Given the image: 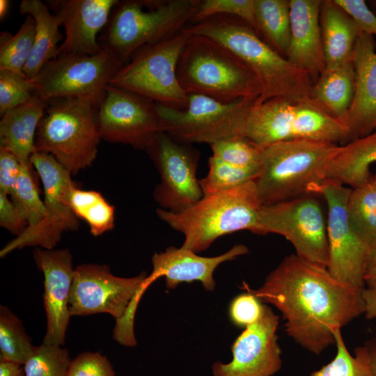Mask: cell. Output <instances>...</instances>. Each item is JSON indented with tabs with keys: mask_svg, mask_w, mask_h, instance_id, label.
I'll list each match as a JSON object with an SVG mask.
<instances>
[{
	"mask_svg": "<svg viewBox=\"0 0 376 376\" xmlns=\"http://www.w3.org/2000/svg\"><path fill=\"white\" fill-rule=\"evenodd\" d=\"M336 354L333 360L310 376H373L362 357L356 351L352 356L343 339L340 329L334 333Z\"/></svg>",
	"mask_w": 376,
	"mask_h": 376,
	"instance_id": "38",
	"label": "cell"
},
{
	"mask_svg": "<svg viewBox=\"0 0 376 376\" xmlns=\"http://www.w3.org/2000/svg\"><path fill=\"white\" fill-rule=\"evenodd\" d=\"M255 15L258 35L285 57L290 40V0H255Z\"/></svg>",
	"mask_w": 376,
	"mask_h": 376,
	"instance_id": "29",
	"label": "cell"
},
{
	"mask_svg": "<svg viewBox=\"0 0 376 376\" xmlns=\"http://www.w3.org/2000/svg\"><path fill=\"white\" fill-rule=\"evenodd\" d=\"M354 85L355 72L351 61L325 68L313 83L309 98L329 115L346 123L354 97Z\"/></svg>",
	"mask_w": 376,
	"mask_h": 376,
	"instance_id": "26",
	"label": "cell"
},
{
	"mask_svg": "<svg viewBox=\"0 0 376 376\" xmlns=\"http://www.w3.org/2000/svg\"><path fill=\"white\" fill-rule=\"evenodd\" d=\"M261 207L255 180H251L228 191L204 196L182 212L159 208L156 213L171 228L184 235L182 248L197 253L223 235L243 230L256 233Z\"/></svg>",
	"mask_w": 376,
	"mask_h": 376,
	"instance_id": "3",
	"label": "cell"
},
{
	"mask_svg": "<svg viewBox=\"0 0 376 376\" xmlns=\"http://www.w3.org/2000/svg\"><path fill=\"white\" fill-rule=\"evenodd\" d=\"M362 297L364 301V314L368 319H376V277L366 281Z\"/></svg>",
	"mask_w": 376,
	"mask_h": 376,
	"instance_id": "46",
	"label": "cell"
},
{
	"mask_svg": "<svg viewBox=\"0 0 376 376\" xmlns=\"http://www.w3.org/2000/svg\"><path fill=\"white\" fill-rule=\"evenodd\" d=\"M35 346L20 320L6 306H0V361L24 365Z\"/></svg>",
	"mask_w": 376,
	"mask_h": 376,
	"instance_id": "33",
	"label": "cell"
},
{
	"mask_svg": "<svg viewBox=\"0 0 376 376\" xmlns=\"http://www.w3.org/2000/svg\"><path fill=\"white\" fill-rule=\"evenodd\" d=\"M98 107L99 104L90 99L48 100L36 132V151L52 155L72 175L90 166L101 139Z\"/></svg>",
	"mask_w": 376,
	"mask_h": 376,
	"instance_id": "7",
	"label": "cell"
},
{
	"mask_svg": "<svg viewBox=\"0 0 376 376\" xmlns=\"http://www.w3.org/2000/svg\"><path fill=\"white\" fill-rule=\"evenodd\" d=\"M70 207L78 219L84 220L93 236L111 230L115 224V207L98 191L74 187L69 196Z\"/></svg>",
	"mask_w": 376,
	"mask_h": 376,
	"instance_id": "30",
	"label": "cell"
},
{
	"mask_svg": "<svg viewBox=\"0 0 376 376\" xmlns=\"http://www.w3.org/2000/svg\"><path fill=\"white\" fill-rule=\"evenodd\" d=\"M316 196L310 194L262 205L256 234L281 235L290 242L297 256L327 269V223Z\"/></svg>",
	"mask_w": 376,
	"mask_h": 376,
	"instance_id": "13",
	"label": "cell"
},
{
	"mask_svg": "<svg viewBox=\"0 0 376 376\" xmlns=\"http://www.w3.org/2000/svg\"><path fill=\"white\" fill-rule=\"evenodd\" d=\"M122 67L104 49L93 55H58L31 81L37 94L45 100L78 97L100 105L107 86Z\"/></svg>",
	"mask_w": 376,
	"mask_h": 376,
	"instance_id": "14",
	"label": "cell"
},
{
	"mask_svg": "<svg viewBox=\"0 0 376 376\" xmlns=\"http://www.w3.org/2000/svg\"><path fill=\"white\" fill-rule=\"evenodd\" d=\"M188 29L191 33L220 43L253 72L263 90L257 102L276 97L295 101L309 99L313 84L310 75L275 51L242 19L219 15Z\"/></svg>",
	"mask_w": 376,
	"mask_h": 376,
	"instance_id": "2",
	"label": "cell"
},
{
	"mask_svg": "<svg viewBox=\"0 0 376 376\" xmlns=\"http://www.w3.org/2000/svg\"><path fill=\"white\" fill-rule=\"evenodd\" d=\"M146 150L160 175L153 196L161 209L180 212L203 197L196 178L200 157L197 149L162 132Z\"/></svg>",
	"mask_w": 376,
	"mask_h": 376,
	"instance_id": "15",
	"label": "cell"
},
{
	"mask_svg": "<svg viewBox=\"0 0 376 376\" xmlns=\"http://www.w3.org/2000/svg\"><path fill=\"white\" fill-rule=\"evenodd\" d=\"M22 163L10 150L0 147V192L10 194L20 173Z\"/></svg>",
	"mask_w": 376,
	"mask_h": 376,
	"instance_id": "44",
	"label": "cell"
},
{
	"mask_svg": "<svg viewBox=\"0 0 376 376\" xmlns=\"http://www.w3.org/2000/svg\"><path fill=\"white\" fill-rule=\"evenodd\" d=\"M10 1L0 0V18L3 19L7 15L10 8Z\"/></svg>",
	"mask_w": 376,
	"mask_h": 376,
	"instance_id": "50",
	"label": "cell"
},
{
	"mask_svg": "<svg viewBox=\"0 0 376 376\" xmlns=\"http://www.w3.org/2000/svg\"><path fill=\"white\" fill-rule=\"evenodd\" d=\"M279 318L264 305L262 315L235 339L228 363L215 362L214 376H274L281 368V350L276 331Z\"/></svg>",
	"mask_w": 376,
	"mask_h": 376,
	"instance_id": "19",
	"label": "cell"
},
{
	"mask_svg": "<svg viewBox=\"0 0 376 376\" xmlns=\"http://www.w3.org/2000/svg\"><path fill=\"white\" fill-rule=\"evenodd\" d=\"M71 361L67 349L42 343L23 365L24 376H66Z\"/></svg>",
	"mask_w": 376,
	"mask_h": 376,
	"instance_id": "36",
	"label": "cell"
},
{
	"mask_svg": "<svg viewBox=\"0 0 376 376\" xmlns=\"http://www.w3.org/2000/svg\"><path fill=\"white\" fill-rule=\"evenodd\" d=\"M347 125L329 115L310 98L295 101L281 97L256 100L248 114L245 136L263 149L273 143L313 140L345 144Z\"/></svg>",
	"mask_w": 376,
	"mask_h": 376,
	"instance_id": "8",
	"label": "cell"
},
{
	"mask_svg": "<svg viewBox=\"0 0 376 376\" xmlns=\"http://www.w3.org/2000/svg\"><path fill=\"white\" fill-rule=\"evenodd\" d=\"M352 61L355 85L346 120L349 130L347 143L376 130V50L373 36L361 32Z\"/></svg>",
	"mask_w": 376,
	"mask_h": 376,
	"instance_id": "22",
	"label": "cell"
},
{
	"mask_svg": "<svg viewBox=\"0 0 376 376\" xmlns=\"http://www.w3.org/2000/svg\"><path fill=\"white\" fill-rule=\"evenodd\" d=\"M376 163V130L340 146L331 161L327 178L357 187L371 177L370 167Z\"/></svg>",
	"mask_w": 376,
	"mask_h": 376,
	"instance_id": "28",
	"label": "cell"
},
{
	"mask_svg": "<svg viewBox=\"0 0 376 376\" xmlns=\"http://www.w3.org/2000/svg\"><path fill=\"white\" fill-rule=\"evenodd\" d=\"M376 277V242L371 246L369 259L366 267V281Z\"/></svg>",
	"mask_w": 376,
	"mask_h": 376,
	"instance_id": "49",
	"label": "cell"
},
{
	"mask_svg": "<svg viewBox=\"0 0 376 376\" xmlns=\"http://www.w3.org/2000/svg\"><path fill=\"white\" fill-rule=\"evenodd\" d=\"M8 194L0 192V226L16 236L28 227Z\"/></svg>",
	"mask_w": 376,
	"mask_h": 376,
	"instance_id": "45",
	"label": "cell"
},
{
	"mask_svg": "<svg viewBox=\"0 0 376 376\" xmlns=\"http://www.w3.org/2000/svg\"><path fill=\"white\" fill-rule=\"evenodd\" d=\"M101 139L146 149L162 132L152 100L125 89L108 85L97 110Z\"/></svg>",
	"mask_w": 376,
	"mask_h": 376,
	"instance_id": "16",
	"label": "cell"
},
{
	"mask_svg": "<svg viewBox=\"0 0 376 376\" xmlns=\"http://www.w3.org/2000/svg\"><path fill=\"white\" fill-rule=\"evenodd\" d=\"M0 376H24L23 366L11 361H0Z\"/></svg>",
	"mask_w": 376,
	"mask_h": 376,
	"instance_id": "48",
	"label": "cell"
},
{
	"mask_svg": "<svg viewBox=\"0 0 376 376\" xmlns=\"http://www.w3.org/2000/svg\"><path fill=\"white\" fill-rule=\"evenodd\" d=\"M356 22L361 32L376 36V15L363 0H334Z\"/></svg>",
	"mask_w": 376,
	"mask_h": 376,
	"instance_id": "43",
	"label": "cell"
},
{
	"mask_svg": "<svg viewBox=\"0 0 376 376\" xmlns=\"http://www.w3.org/2000/svg\"><path fill=\"white\" fill-rule=\"evenodd\" d=\"M256 100L240 99L225 103L191 93L183 109L157 103L155 107L164 132L182 143L210 145L227 139L246 137L248 114Z\"/></svg>",
	"mask_w": 376,
	"mask_h": 376,
	"instance_id": "10",
	"label": "cell"
},
{
	"mask_svg": "<svg viewBox=\"0 0 376 376\" xmlns=\"http://www.w3.org/2000/svg\"><path fill=\"white\" fill-rule=\"evenodd\" d=\"M30 162L42 181L45 215L40 224L27 227L8 242L0 251L1 258L26 246L53 249L64 232L76 230L79 227V219L70 205V192L76 186L72 174L45 152H35Z\"/></svg>",
	"mask_w": 376,
	"mask_h": 376,
	"instance_id": "12",
	"label": "cell"
},
{
	"mask_svg": "<svg viewBox=\"0 0 376 376\" xmlns=\"http://www.w3.org/2000/svg\"><path fill=\"white\" fill-rule=\"evenodd\" d=\"M198 0L118 1L98 38L102 49L123 66L141 48L184 29L196 13Z\"/></svg>",
	"mask_w": 376,
	"mask_h": 376,
	"instance_id": "4",
	"label": "cell"
},
{
	"mask_svg": "<svg viewBox=\"0 0 376 376\" xmlns=\"http://www.w3.org/2000/svg\"><path fill=\"white\" fill-rule=\"evenodd\" d=\"M22 15L35 19L36 31L33 49L23 74L33 80L49 61L58 54V43L63 39L56 18L47 4L40 0H23L19 4Z\"/></svg>",
	"mask_w": 376,
	"mask_h": 376,
	"instance_id": "27",
	"label": "cell"
},
{
	"mask_svg": "<svg viewBox=\"0 0 376 376\" xmlns=\"http://www.w3.org/2000/svg\"><path fill=\"white\" fill-rule=\"evenodd\" d=\"M208 172L199 180L204 196L228 191L255 180L260 170L236 167L211 156L208 160Z\"/></svg>",
	"mask_w": 376,
	"mask_h": 376,
	"instance_id": "35",
	"label": "cell"
},
{
	"mask_svg": "<svg viewBox=\"0 0 376 376\" xmlns=\"http://www.w3.org/2000/svg\"><path fill=\"white\" fill-rule=\"evenodd\" d=\"M363 359L373 376H376V339L355 350Z\"/></svg>",
	"mask_w": 376,
	"mask_h": 376,
	"instance_id": "47",
	"label": "cell"
},
{
	"mask_svg": "<svg viewBox=\"0 0 376 376\" xmlns=\"http://www.w3.org/2000/svg\"><path fill=\"white\" fill-rule=\"evenodd\" d=\"M352 188L329 178L315 186L312 193L326 201L327 232L330 274L342 283L363 290L371 246L352 226L347 204Z\"/></svg>",
	"mask_w": 376,
	"mask_h": 376,
	"instance_id": "11",
	"label": "cell"
},
{
	"mask_svg": "<svg viewBox=\"0 0 376 376\" xmlns=\"http://www.w3.org/2000/svg\"><path fill=\"white\" fill-rule=\"evenodd\" d=\"M190 35L186 26L158 42L141 48L119 70L109 85L170 108H186L188 94L178 81L177 65Z\"/></svg>",
	"mask_w": 376,
	"mask_h": 376,
	"instance_id": "9",
	"label": "cell"
},
{
	"mask_svg": "<svg viewBox=\"0 0 376 376\" xmlns=\"http://www.w3.org/2000/svg\"><path fill=\"white\" fill-rule=\"evenodd\" d=\"M34 84L24 74L0 70V115L26 102L36 95Z\"/></svg>",
	"mask_w": 376,
	"mask_h": 376,
	"instance_id": "40",
	"label": "cell"
},
{
	"mask_svg": "<svg viewBox=\"0 0 376 376\" xmlns=\"http://www.w3.org/2000/svg\"><path fill=\"white\" fill-rule=\"evenodd\" d=\"M66 376H116V373L106 357L86 352L71 361Z\"/></svg>",
	"mask_w": 376,
	"mask_h": 376,
	"instance_id": "42",
	"label": "cell"
},
{
	"mask_svg": "<svg viewBox=\"0 0 376 376\" xmlns=\"http://www.w3.org/2000/svg\"><path fill=\"white\" fill-rule=\"evenodd\" d=\"M33 171L31 162L22 163L20 173L10 194L28 227L40 224L45 215L44 201L40 198Z\"/></svg>",
	"mask_w": 376,
	"mask_h": 376,
	"instance_id": "34",
	"label": "cell"
},
{
	"mask_svg": "<svg viewBox=\"0 0 376 376\" xmlns=\"http://www.w3.org/2000/svg\"><path fill=\"white\" fill-rule=\"evenodd\" d=\"M177 76L187 94L225 103L258 100L263 91L257 76L228 49L210 38L191 33L180 55Z\"/></svg>",
	"mask_w": 376,
	"mask_h": 376,
	"instance_id": "6",
	"label": "cell"
},
{
	"mask_svg": "<svg viewBox=\"0 0 376 376\" xmlns=\"http://www.w3.org/2000/svg\"><path fill=\"white\" fill-rule=\"evenodd\" d=\"M340 146L326 141L293 140L262 149L255 180L262 205L313 194V189L327 178L329 164Z\"/></svg>",
	"mask_w": 376,
	"mask_h": 376,
	"instance_id": "5",
	"label": "cell"
},
{
	"mask_svg": "<svg viewBox=\"0 0 376 376\" xmlns=\"http://www.w3.org/2000/svg\"><path fill=\"white\" fill-rule=\"evenodd\" d=\"M118 0H54L47 4L65 37L58 55H93L102 51L97 34L107 25Z\"/></svg>",
	"mask_w": 376,
	"mask_h": 376,
	"instance_id": "21",
	"label": "cell"
},
{
	"mask_svg": "<svg viewBox=\"0 0 376 376\" xmlns=\"http://www.w3.org/2000/svg\"><path fill=\"white\" fill-rule=\"evenodd\" d=\"M323 1L290 0V40L285 58L313 81L326 68L320 13Z\"/></svg>",
	"mask_w": 376,
	"mask_h": 376,
	"instance_id": "23",
	"label": "cell"
},
{
	"mask_svg": "<svg viewBox=\"0 0 376 376\" xmlns=\"http://www.w3.org/2000/svg\"><path fill=\"white\" fill-rule=\"evenodd\" d=\"M263 308L264 304L256 296L246 291L231 301L228 309L229 318L235 326L246 328L259 320Z\"/></svg>",
	"mask_w": 376,
	"mask_h": 376,
	"instance_id": "41",
	"label": "cell"
},
{
	"mask_svg": "<svg viewBox=\"0 0 376 376\" xmlns=\"http://www.w3.org/2000/svg\"><path fill=\"white\" fill-rule=\"evenodd\" d=\"M47 103L36 94L1 116L0 147L10 150L22 163L30 162L31 156L36 152V132Z\"/></svg>",
	"mask_w": 376,
	"mask_h": 376,
	"instance_id": "24",
	"label": "cell"
},
{
	"mask_svg": "<svg viewBox=\"0 0 376 376\" xmlns=\"http://www.w3.org/2000/svg\"><path fill=\"white\" fill-rule=\"evenodd\" d=\"M242 288L274 306L285 320L288 335L317 355L335 344L336 329L365 311L363 290L342 283L327 269L296 254L285 256L259 288L245 283Z\"/></svg>",
	"mask_w": 376,
	"mask_h": 376,
	"instance_id": "1",
	"label": "cell"
},
{
	"mask_svg": "<svg viewBox=\"0 0 376 376\" xmlns=\"http://www.w3.org/2000/svg\"><path fill=\"white\" fill-rule=\"evenodd\" d=\"M320 22L326 68L351 61L361 33L356 22L334 0L323 1Z\"/></svg>",
	"mask_w": 376,
	"mask_h": 376,
	"instance_id": "25",
	"label": "cell"
},
{
	"mask_svg": "<svg viewBox=\"0 0 376 376\" xmlns=\"http://www.w3.org/2000/svg\"><path fill=\"white\" fill-rule=\"evenodd\" d=\"M35 19L26 15L18 31L12 35L2 32L0 37V70L23 74L34 43Z\"/></svg>",
	"mask_w": 376,
	"mask_h": 376,
	"instance_id": "32",
	"label": "cell"
},
{
	"mask_svg": "<svg viewBox=\"0 0 376 376\" xmlns=\"http://www.w3.org/2000/svg\"><path fill=\"white\" fill-rule=\"evenodd\" d=\"M347 211L357 233L370 246L376 242V174L365 183L352 188Z\"/></svg>",
	"mask_w": 376,
	"mask_h": 376,
	"instance_id": "31",
	"label": "cell"
},
{
	"mask_svg": "<svg viewBox=\"0 0 376 376\" xmlns=\"http://www.w3.org/2000/svg\"><path fill=\"white\" fill-rule=\"evenodd\" d=\"M225 15L246 22L258 34L255 15V0H203L191 22L194 24L211 17Z\"/></svg>",
	"mask_w": 376,
	"mask_h": 376,
	"instance_id": "39",
	"label": "cell"
},
{
	"mask_svg": "<svg viewBox=\"0 0 376 376\" xmlns=\"http://www.w3.org/2000/svg\"><path fill=\"white\" fill-rule=\"evenodd\" d=\"M33 258L44 276L43 304L47 318L42 343L61 346L71 317L69 299L74 278L72 256L69 249L36 248Z\"/></svg>",
	"mask_w": 376,
	"mask_h": 376,
	"instance_id": "20",
	"label": "cell"
},
{
	"mask_svg": "<svg viewBox=\"0 0 376 376\" xmlns=\"http://www.w3.org/2000/svg\"><path fill=\"white\" fill-rule=\"evenodd\" d=\"M213 157L230 165L260 170L262 149L246 137H235L210 144Z\"/></svg>",
	"mask_w": 376,
	"mask_h": 376,
	"instance_id": "37",
	"label": "cell"
},
{
	"mask_svg": "<svg viewBox=\"0 0 376 376\" xmlns=\"http://www.w3.org/2000/svg\"><path fill=\"white\" fill-rule=\"evenodd\" d=\"M248 253V248L243 244H235L227 252L214 257L200 256L182 246H170L163 252L155 253L152 257V270L138 289L120 323L127 328L134 327L139 302L146 290L157 279L164 277L168 289H174L181 283L198 281L205 290L211 291L215 288L213 274L217 267Z\"/></svg>",
	"mask_w": 376,
	"mask_h": 376,
	"instance_id": "18",
	"label": "cell"
},
{
	"mask_svg": "<svg viewBox=\"0 0 376 376\" xmlns=\"http://www.w3.org/2000/svg\"><path fill=\"white\" fill-rule=\"evenodd\" d=\"M146 276L145 272L134 277L116 276L105 265L77 266L69 299L71 317L105 313L116 321L120 319Z\"/></svg>",
	"mask_w": 376,
	"mask_h": 376,
	"instance_id": "17",
	"label": "cell"
}]
</instances>
